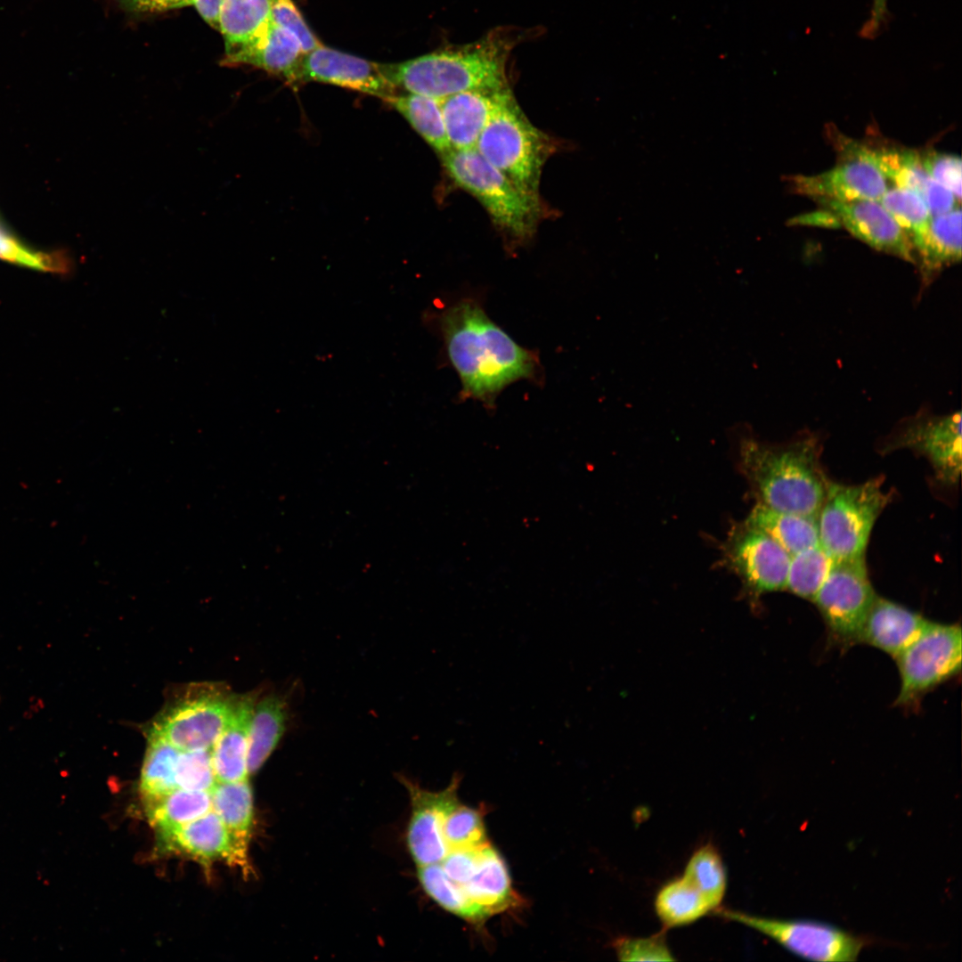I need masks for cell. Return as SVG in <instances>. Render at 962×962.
<instances>
[{
  "label": "cell",
  "instance_id": "cell-1",
  "mask_svg": "<svg viewBox=\"0 0 962 962\" xmlns=\"http://www.w3.org/2000/svg\"><path fill=\"white\" fill-rule=\"evenodd\" d=\"M440 328L465 397L491 405L508 385L534 378L536 355L517 344L470 299L445 309Z\"/></svg>",
  "mask_w": 962,
  "mask_h": 962
},
{
  "label": "cell",
  "instance_id": "cell-2",
  "mask_svg": "<svg viewBox=\"0 0 962 962\" xmlns=\"http://www.w3.org/2000/svg\"><path fill=\"white\" fill-rule=\"evenodd\" d=\"M520 37L497 29L477 42L379 68L393 86L439 101L466 91L500 90L509 87L507 60Z\"/></svg>",
  "mask_w": 962,
  "mask_h": 962
},
{
  "label": "cell",
  "instance_id": "cell-3",
  "mask_svg": "<svg viewBox=\"0 0 962 962\" xmlns=\"http://www.w3.org/2000/svg\"><path fill=\"white\" fill-rule=\"evenodd\" d=\"M739 452L741 470L757 502L817 518L828 480L819 464V446L814 436H803L781 445L746 438Z\"/></svg>",
  "mask_w": 962,
  "mask_h": 962
},
{
  "label": "cell",
  "instance_id": "cell-4",
  "mask_svg": "<svg viewBox=\"0 0 962 962\" xmlns=\"http://www.w3.org/2000/svg\"><path fill=\"white\" fill-rule=\"evenodd\" d=\"M441 156L450 178L477 199L501 231L517 240L534 233L542 214L539 196L521 189L476 149L451 150Z\"/></svg>",
  "mask_w": 962,
  "mask_h": 962
},
{
  "label": "cell",
  "instance_id": "cell-5",
  "mask_svg": "<svg viewBox=\"0 0 962 962\" xmlns=\"http://www.w3.org/2000/svg\"><path fill=\"white\" fill-rule=\"evenodd\" d=\"M475 149L521 189L539 196L542 167L554 145L528 120L511 91L492 115Z\"/></svg>",
  "mask_w": 962,
  "mask_h": 962
},
{
  "label": "cell",
  "instance_id": "cell-6",
  "mask_svg": "<svg viewBox=\"0 0 962 962\" xmlns=\"http://www.w3.org/2000/svg\"><path fill=\"white\" fill-rule=\"evenodd\" d=\"M889 501L882 477L852 485L827 481L817 515L820 546L835 562L864 557L874 524Z\"/></svg>",
  "mask_w": 962,
  "mask_h": 962
},
{
  "label": "cell",
  "instance_id": "cell-7",
  "mask_svg": "<svg viewBox=\"0 0 962 962\" xmlns=\"http://www.w3.org/2000/svg\"><path fill=\"white\" fill-rule=\"evenodd\" d=\"M236 697L216 685H192L165 706L149 732L181 751L210 749L227 724Z\"/></svg>",
  "mask_w": 962,
  "mask_h": 962
},
{
  "label": "cell",
  "instance_id": "cell-8",
  "mask_svg": "<svg viewBox=\"0 0 962 962\" xmlns=\"http://www.w3.org/2000/svg\"><path fill=\"white\" fill-rule=\"evenodd\" d=\"M961 657V627L929 621L895 657L901 676L896 705H917L926 692L960 672Z\"/></svg>",
  "mask_w": 962,
  "mask_h": 962
},
{
  "label": "cell",
  "instance_id": "cell-9",
  "mask_svg": "<svg viewBox=\"0 0 962 962\" xmlns=\"http://www.w3.org/2000/svg\"><path fill=\"white\" fill-rule=\"evenodd\" d=\"M864 557L835 562L812 601L832 641L842 648L860 642L866 617L876 599Z\"/></svg>",
  "mask_w": 962,
  "mask_h": 962
},
{
  "label": "cell",
  "instance_id": "cell-10",
  "mask_svg": "<svg viewBox=\"0 0 962 962\" xmlns=\"http://www.w3.org/2000/svg\"><path fill=\"white\" fill-rule=\"evenodd\" d=\"M722 917L752 928L790 952L814 961L847 962L857 959L868 940L839 927L811 920H785L716 909Z\"/></svg>",
  "mask_w": 962,
  "mask_h": 962
},
{
  "label": "cell",
  "instance_id": "cell-11",
  "mask_svg": "<svg viewBox=\"0 0 962 962\" xmlns=\"http://www.w3.org/2000/svg\"><path fill=\"white\" fill-rule=\"evenodd\" d=\"M790 559L778 542L746 521L731 527L722 546V563L754 600L786 589Z\"/></svg>",
  "mask_w": 962,
  "mask_h": 962
},
{
  "label": "cell",
  "instance_id": "cell-12",
  "mask_svg": "<svg viewBox=\"0 0 962 962\" xmlns=\"http://www.w3.org/2000/svg\"><path fill=\"white\" fill-rule=\"evenodd\" d=\"M835 147L840 159H860L873 164L896 187L917 193L932 216L959 207V200L932 179L922 167L919 151L891 145H869L839 134Z\"/></svg>",
  "mask_w": 962,
  "mask_h": 962
},
{
  "label": "cell",
  "instance_id": "cell-13",
  "mask_svg": "<svg viewBox=\"0 0 962 962\" xmlns=\"http://www.w3.org/2000/svg\"><path fill=\"white\" fill-rule=\"evenodd\" d=\"M895 448H909L925 455L941 481L956 483L961 472L960 412L944 416L917 414L892 436L885 450Z\"/></svg>",
  "mask_w": 962,
  "mask_h": 962
},
{
  "label": "cell",
  "instance_id": "cell-14",
  "mask_svg": "<svg viewBox=\"0 0 962 962\" xmlns=\"http://www.w3.org/2000/svg\"><path fill=\"white\" fill-rule=\"evenodd\" d=\"M461 776L456 772L443 790L431 792L404 779L412 801V817L407 843L418 866L440 863L449 852L443 835L446 816L459 803L458 788Z\"/></svg>",
  "mask_w": 962,
  "mask_h": 962
},
{
  "label": "cell",
  "instance_id": "cell-15",
  "mask_svg": "<svg viewBox=\"0 0 962 962\" xmlns=\"http://www.w3.org/2000/svg\"><path fill=\"white\" fill-rule=\"evenodd\" d=\"M327 83L359 91L387 101L395 87L385 77L379 64L323 46L305 53L300 60L297 84Z\"/></svg>",
  "mask_w": 962,
  "mask_h": 962
},
{
  "label": "cell",
  "instance_id": "cell-16",
  "mask_svg": "<svg viewBox=\"0 0 962 962\" xmlns=\"http://www.w3.org/2000/svg\"><path fill=\"white\" fill-rule=\"evenodd\" d=\"M815 200L836 216L839 226L871 248L917 264L910 239L877 200Z\"/></svg>",
  "mask_w": 962,
  "mask_h": 962
},
{
  "label": "cell",
  "instance_id": "cell-17",
  "mask_svg": "<svg viewBox=\"0 0 962 962\" xmlns=\"http://www.w3.org/2000/svg\"><path fill=\"white\" fill-rule=\"evenodd\" d=\"M788 181L793 191L813 200H878L888 189L883 174L860 159H842L832 169L813 175H793Z\"/></svg>",
  "mask_w": 962,
  "mask_h": 962
},
{
  "label": "cell",
  "instance_id": "cell-18",
  "mask_svg": "<svg viewBox=\"0 0 962 962\" xmlns=\"http://www.w3.org/2000/svg\"><path fill=\"white\" fill-rule=\"evenodd\" d=\"M509 91L510 87L471 90L440 101L452 150L476 148L481 133Z\"/></svg>",
  "mask_w": 962,
  "mask_h": 962
},
{
  "label": "cell",
  "instance_id": "cell-19",
  "mask_svg": "<svg viewBox=\"0 0 962 962\" xmlns=\"http://www.w3.org/2000/svg\"><path fill=\"white\" fill-rule=\"evenodd\" d=\"M163 851L183 853L204 865L224 860L235 866L227 828L213 811L170 831L158 834Z\"/></svg>",
  "mask_w": 962,
  "mask_h": 962
},
{
  "label": "cell",
  "instance_id": "cell-20",
  "mask_svg": "<svg viewBox=\"0 0 962 962\" xmlns=\"http://www.w3.org/2000/svg\"><path fill=\"white\" fill-rule=\"evenodd\" d=\"M928 623L921 615L876 595L866 617L860 643L869 644L895 658Z\"/></svg>",
  "mask_w": 962,
  "mask_h": 962
},
{
  "label": "cell",
  "instance_id": "cell-21",
  "mask_svg": "<svg viewBox=\"0 0 962 962\" xmlns=\"http://www.w3.org/2000/svg\"><path fill=\"white\" fill-rule=\"evenodd\" d=\"M303 54L297 37L270 20L262 34L249 45L227 54L224 62L252 65L281 76L296 85Z\"/></svg>",
  "mask_w": 962,
  "mask_h": 962
},
{
  "label": "cell",
  "instance_id": "cell-22",
  "mask_svg": "<svg viewBox=\"0 0 962 962\" xmlns=\"http://www.w3.org/2000/svg\"><path fill=\"white\" fill-rule=\"evenodd\" d=\"M257 692L235 697L229 721L215 742L212 761L217 782L248 779V741Z\"/></svg>",
  "mask_w": 962,
  "mask_h": 962
},
{
  "label": "cell",
  "instance_id": "cell-23",
  "mask_svg": "<svg viewBox=\"0 0 962 962\" xmlns=\"http://www.w3.org/2000/svg\"><path fill=\"white\" fill-rule=\"evenodd\" d=\"M212 809L228 830L233 850L235 867L245 876L251 869L249 845L253 821V795L248 779L217 782L211 790Z\"/></svg>",
  "mask_w": 962,
  "mask_h": 962
},
{
  "label": "cell",
  "instance_id": "cell-24",
  "mask_svg": "<svg viewBox=\"0 0 962 962\" xmlns=\"http://www.w3.org/2000/svg\"><path fill=\"white\" fill-rule=\"evenodd\" d=\"M916 260L924 286L930 284L940 272L961 259L960 206L932 216L928 229L914 246Z\"/></svg>",
  "mask_w": 962,
  "mask_h": 962
},
{
  "label": "cell",
  "instance_id": "cell-25",
  "mask_svg": "<svg viewBox=\"0 0 962 962\" xmlns=\"http://www.w3.org/2000/svg\"><path fill=\"white\" fill-rule=\"evenodd\" d=\"M468 896L492 916L519 905L520 899L511 886L506 864L488 843L480 849L477 869L461 885Z\"/></svg>",
  "mask_w": 962,
  "mask_h": 962
},
{
  "label": "cell",
  "instance_id": "cell-26",
  "mask_svg": "<svg viewBox=\"0 0 962 962\" xmlns=\"http://www.w3.org/2000/svg\"><path fill=\"white\" fill-rule=\"evenodd\" d=\"M745 521L772 538L790 556L819 543L816 517L780 511L757 502Z\"/></svg>",
  "mask_w": 962,
  "mask_h": 962
},
{
  "label": "cell",
  "instance_id": "cell-27",
  "mask_svg": "<svg viewBox=\"0 0 962 962\" xmlns=\"http://www.w3.org/2000/svg\"><path fill=\"white\" fill-rule=\"evenodd\" d=\"M288 721L284 697L270 694L257 699L249 731L247 764L249 774L256 773L281 739Z\"/></svg>",
  "mask_w": 962,
  "mask_h": 962
},
{
  "label": "cell",
  "instance_id": "cell-28",
  "mask_svg": "<svg viewBox=\"0 0 962 962\" xmlns=\"http://www.w3.org/2000/svg\"><path fill=\"white\" fill-rule=\"evenodd\" d=\"M271 20V0H224L219 14V30L226 55L249 45Z\"/></svg>",
  "mask_w": 962,
  "mask_h": 962
},
{
  "label": "cell",
  "instance_id": "cell-29",
  "mask_svg": "<svg viewBox=\"0 0 962 962\" xmlns=\"http://www.w3.org/2000/svg\"><path fill=\"white\" fill-rule=\"evenodd\" d=\"M654 905L664 929L690 925L713 911L706 899L684 876L662 885Z\"/></svg>",
  "mask_w": 962,
  "mask_h": 962
},
{
  "label": "cell",
  "instance_id": "cell-30",
  "mask_svg": "<svg viewBox=\"0 0 962 962\" xmlns=\"http://www.w3.org/2000/svg\"><path fill=\"white\" fill-rule=\"evenodd\" d=\"M151 825L157 834L184 825L212 810L211 793L175 788L144 802Z\"/></svg>",
  "mask_w": 962,
  "mask_h": 962
},
{
  "label": "cell",
  "instance_id": "cell-31",
  "mask_svg": "<svg viewBox=\"0 0 962 962\" xmlns=\"http://www.w3.org/2000/svg\"><path fill=\"white\" fill-rule=\"evenodd\" d=\"M418 877L428 896L448 912L475 925H482L490 917L447 876L440 863L418 866Z\"/></svg>",
  "mask_w": 962,
  "mask_h": 962
},
{
  "label": "cell",
  "instance_id": "cell-32",
  "mask_svg": "<svg viewBox=\"0 0 962 962\" xmlns=\"http://www.w3.org/2000/svg\"><path fill=\"white\" fill-rule=\"evenodd\" d=\"M387 102L439 154L443 155L452 150L439 100L409 93L395 94Z\"/></svg>",
  "mask_w": 962,
  "mask_h": 962
},
{
  "label": "cell",
  "instance_id": "cell-33",
  "mask_svg": "<svg viewBox=\"0 0 962 962\" xmlns=\"http://www.w3.org/2000/svg\"><path fill=\"white\" fill-rule=\"evenodd\" d=\"M181 750L162 737L149 732L140 779L143 803L177 788L175 766Z\"/></svg>",
  "mask_w": 962,
  "mask_h": 962
},
{
  "label": "cell",
  "instance_id": "cell-34",
  "mask_svg": "<svg viewBox=\"0 0 962 962\" xmlns=\"http://www.w3.org/2000/svg\"><path fill=\"white\" fill-rule=\"evenodd\" d=\"M706 899L713 912L719 909L727 890L722 858L711 843L697 848L688 860L683 875Z\"/></svg>",
  "mask_w": 962,
  "mask_h": 962
},
{
  "label": "cell",
  "instance_id": "cell-35",
  "mask_svg": "<svg viewBox=\"0 0 962 962\" xmlns=\"http://www.w3.org/2000/svg\"><path fill=\"white\" fill-rule=\"evenodd\" d=\"M834 563L819 543L791 556L786 589L812 600Z\"/></svg>",
  "mask_w": 962,
  "mask_h": 962
},
{
  "label": "cell",
  "instance_id": "cell-36",
  "mask_svg": "<svg viewBox=\"0 0 962 962\" xmlns=\"http://www.w3.org/2000/svg\"><path fill=\"white\" fill-rule=\"evenodd\" d=\"M910 239L913 247L926 232L932 215L923 199L915 192L893 187L877 200Z\"/></svg>",
  "mask_w": 962,
  "mask_h": 962
},
{
  "label": "cell",
  "instance_id": "cell-37",
  "mask_svg": "<svg viewBox=\"0 0 962 962\" xmlns=\"http://www.w3.org/2000/svg\"><path fill=\"white\" fill-rule=\"evenodd\" d=\"M443 835L449 851L476 849L488 844L481 813L460 803L446 816Z\"/></svg>",
  "mask_w": 962,
  "mask_h": 962
},
{
  "label": "cell",
  "instance_id": "cell-38",
  "mask_svg": "<svg viewBox=\"0 0 962 962\" xmlns=\"http://www.w3.org/2000/svg\"><path fill=\"white\" fill-rule=\"evenodd\" d=\"M177 787L211 792L217 783L209 749L181 751L175 766Z\"/></svg>",
  "mask_w": 962,
  "mask_h": 962
},
{
  "label": "cell",
  "instance_id": "cell-39",
  "mask_svg": "<svg viewBox=\"0 0 962 962\" xmlns=\"http://www.w3.org/2000/svg\"><path fill=\"white\" fill-rule=\"evenodd\" d=\"M0 259L43 272H60L66 268L64 258L29 248L11 234L0 223Z\"/></svg>",
  "mask_w": 962,
  "mask_h": 962
},
{
  "label": "cell",
  "instance_id": "cell-40",
  "mask_svg": "<svg viewBox=\"0 0 962 962\" xmlns=\"http://www.w3.org/2000/svg\"><path fill=\"white\" fill-rule=\"evenodd\" d=\"M616 956L621 961H673V958L660 932L648 937H624L614 944Z\"/></svg>",
  "mask_w": 962,
  "mask_h": 962
},
{
  "label": "cell",
  "instance_id": "cell-41",
  "mask_svg": "<svg viewBox=\"0 0 962 962\" xmlns=\"http://www.w3.org/2000/svg\"><path fill=\"white\" fill-rule=\"evenodd\" d=\"M920 154L923 168L928 175L961 200V159L952 154L927 151Z\"/></svg>",
  "mask_w": 962,
  "mask_h": 962
},
{
  "label": "cell",
  "instance_id": "cell-42",
  "mask_svg": "<svg viewBox=\"0 0 962 962\" xmlns=\"http://www.w3.org/2000/svg\"><path fill=\"white\" fill-rule=\"evenodd\" d=\"M271 20L293 34L304 53L322 45L292 0H271Z\"/></svg>",
  "mask_w": 962,
  "mask_h": 962
},
{
  "label": "cell",
  "instance_id": "cell-43",
  "mask_svg": "<svg viewBox=\"0 0 962 962\" xmlns=\"http://www.w3.org/2000/svg\"><path fill=\"white\" fill-rule=\"evenodd\" d=\"M483 846L476 849L449 851L440 864L452 880L462 885L474 875L478 863L480 849Z\"/></svg>",
  "mask_w": 962,
  "mask_h": 962
},
{
  "label": "cell",
  "instance_id": "cell-44",
  "mask_svg": "<svg viewBox=\"0 0 962 962\" xmlns=\"http://www.w3.org/2000/svg\"><path fill=\"white\" fill-rule=\"evenodd\" d=\"M133 12H158L192 5V0H118Z\"/></svg>",
  "mask_w": 962,
  "mask_h": 962
},
{
  "label": "cell",
  "instance_id": "cell-45",
  "mask_svg": "<svg viewBox=\"0 0 962 962\" xmlns=\"http://www.w3.org/2000/svg\"><path fill=\"white\" fill-rule=\"evenodd\" d=\"M888 0H872L869 16L861 29L864 37H875L882 28L887 17Z\"/></svg>",
  "mask_w": 962,
  "mask_h": 962
},
{
  "label": "cell",
  "instance_id": "cell-46",
  "mask_svg": "<svg viewBox=\"0 0 962 962\" xmlns=\"http://www.w3.org/2000/svg\"><path fill=\"white\" fill-rule=\"evenodd\" d=\"M224 0H192L200 16L212 28L219 29V14Z\"/></svg>",
  "mask_w": 962,
  "mask_h": 962
}]
</instances>
